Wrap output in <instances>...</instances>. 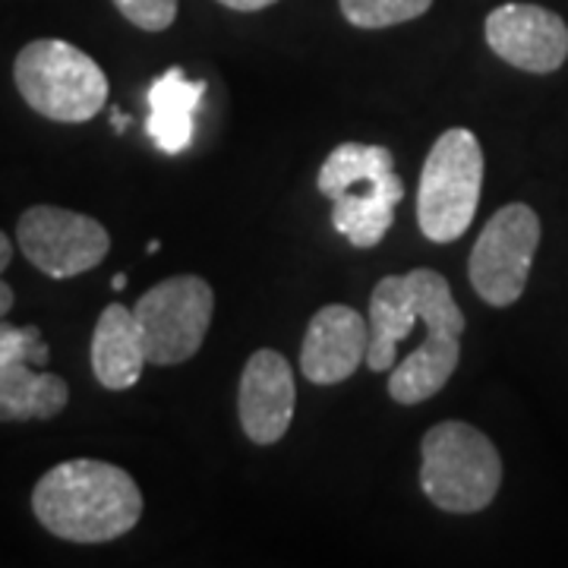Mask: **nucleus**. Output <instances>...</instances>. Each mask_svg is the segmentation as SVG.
Masks as SVG:
<instances>
[{
  "label": "nucleus",
  "mask_w": 568,
  "mask_h": 568,
  "mask_svg": "<svg viewBox=\"0 0 568 568\" xmlns=\"http://www.w3.org/2000/svg\"><path fill=\"white\" fill-rule=\"evenodd\" d=\"M540 246V219L525 203L499 209L470 250V287L489 306H511L528 287L534 253Z\"/></svg>",
  "instance_id": "6e6552de"
},
{
  "label": "nucleus",
  "mask_w": 568,
  "mask_h": 568,
  "mask_svg": "<svg viewBox=\"0 0 568 568\" xmlns=\"http://www.w3.org/2000/svg\"><path fill=\"white\" fill-rule=\"evenodd\" d=\"M70 405V386L58 373H39L32 364L0 366V424L51 420Z\"/></svg>",
  "instance_id": "dca6fc26"
},
{
  "label": "nucleus",
  "mask_w": 568,
  "mask_h": 568,
  "mask_svg": "<svg viewBox=\"0 0 568 568\" xmlns=\"http://www.w3.org/2000/svg\"><path fill=\"white\" fill-rule=\"evenodd\" d=\"M215 294L200 275H174L149 287L133 304L145 342V361L174 366L190 361L205 342L212 325Z\"/></svg>",
  "instance_id": "0eeeda50"
},
{
  "label": "nucleus",
  "mask_w": 568,
  "mask_h": 568,
  "mask_svg": "<svg viewBox=\"0 0 568 568\" xmlns=\"http://www.w3.org/2000/svg\"><path fill=\"white\" fill-rule=\"evenodd\" d=\"M294 369L278 351H256L246 361L241 373V392H237V414L241 426L256 446H275L282 443L291 417H294Z\"/></svg>",
  "instance_id": "9b49d317"
},
{
  "label": "nucleus",
  "mask_w": 568,
  "mask_h": 568,
  "mask_svg": "<svg viewBox=\"0 0 568 568\" xmlns=\"http://www.w3.org/2000/svg\"><path fill=\"white\" fill-rule=\"evenodd\" d=\"M32 511L48 534L70 544H108L142 518L136 480L118 465L73 458L51 467L32 489Z\"/></svg>",
  "instance_id": "f257e3e1"
},
{
  "label": "nucleus",
  "mask_w": 568,
  "mask_h": 568,
  "mask_svg": "<svg viewBox=\"0 0 568 568\" xmlns=\"http://www.w3.org/2000/svg\"><path fill=\"white\" fill-rule=\"evenodd\" d=\"M111 123H114V130H118V133H123V130H126V123H130V114L111 111Z\"/></svg>",
  "instance_id": "5701e85b"
},
{
  "label": "nucleus",
  "mask_w": 568,
  "mask_h": 568,
  "mask_svg": "<svg viewBox=\"0 0 568 568\" xmlns=\"http://www.w3.org/2000/svg\"><path fill=\"white\" fill-rule=\"evenodd\" d=\"M484 190V149L465 126H452L433 142L420 171L417 222L433 244H452L465 234Z\"/></svg>",
  "instance_id": "423d86ee"
},
{
  "label": "nucleus",
  "mask_w": 568,
  "mask_h": 568,
  "mask_svg": "<svg viewBox=\"0 0 568 568\" xmlns=\"http://www.w3.org/2000/svg\"><path fill=\"white\" fill-rule=\"evenodd\" d=\"M219 3H224L227 10H241V13H256V10H265V7L278 3V0H219Z\"/></svg>",
  "instance_id": "aec40b11"
},
{
  "label": "nucleus",
  "mask_w": 568,
  "mask_h": 568,
  "mask_svg": "<svg viewBox=\"0 0 568 568\" xmlns=\"http://www.w3.org/2000/svg\"><path fill=\"white\" fill-rule=\"evenodd\" d=\"M366 347L369 325L364 316L345 304H328L306 325L301 369L316 386L345 383L366 361Z\"/></svg>",
  "instance_id": "f8f14e48"
},
{
  "label": "nucleus",
  "mask_w": 568,
  "mask_h": 568,
  "mask_svg": "<svg viewBox=\"0 0 568 568\" xmlns=\"http://www.w3.org/2000/svg\"><path fill=\"white\" fill-rule=\"evenodd\" d=\"M17 244L22 256L48 278H77L104 263L111 237L102 222L61 209V205H32L20 215Z\"/></svg>",
  "instance_id": "1a4fd4ad"
},
{
  "label": "nucleus",
  "mask_w": 568,
  "mask_h": 568,
  "mask_svg": "<svg viewBox=\"0 0 568 568\" xmlns=\"http://www.w3.org/2000/svg\"><path fill=\"white\" fill-rule=\"evenodd\" d=\"M44 366L51 361V347L44 345L39 325H10L0 320V366L10 364Z\"/></svg>",
  "instance_id": "a211bd4d"
},
{
  "label": "nucleus",
  "mask_w": 568,
  "mask_h": 568,
  "mask_svg": "<svg viewBox=\"0 0 568 568\" xmlns=\"http://www.w3.org/2000/svg\"><path fill=\"white\" fill-rule=\"evenodd\" d=\"M126 22L145 32H164L178 20V0H114Z\"/></svg>",
  "instance_id": "6ab92c4d"
},
{
  "label": "nucleus",
  "mask_w": 568,
  "mask_h": 568,
  "mask_svg": "<svg viewBox=\"0 0 568 568\" xmlns=\"http://www.w3.org/2000/svg\"><path fill=\"white\" fill-rule=\"evenodd\" d=\"M426 332H465V313L455 304L448 282L433 268H414L407 275H388L369 297V347L364 364L373 373H386L398 361V345L410 338L414 325Z\"/></svg>",
  "instance_id": "20e7f679"
},
{
  "label": "nucleus",
  "mask_w": 568,
  "mask_h": 568,
  "mask_svg": "<svg viewBox=\"0 0 568 568\" xmlns=\"http://www.w3.org/2000/svg\"><path fill=\"white\" fill-rule=\"evenodd\" d=\"M338 7L357 29H388L424 17L433 0H338Z\"/></svg>",
  "instance_id": "f3484780"
},
{
  "label": "nucleus",
  "mask_w": 568,
  "mask_h": 568,
  "mask_svg": "<svg viewBox=\"0 0 568 568\" xmlns=\"http://www.w3.org/2000/svg\"><path fill=\"white\" fill-rule=\"evenodd\" d=\"M111 287H114V291H123V287H126V278H123V275H114V282H111Z\"/></svg>",
  "instance_id": "b1692460"
},
{
  "label": "nucleus",
  "mask_w": 568,
  "mask_h": 568,
  "mask_svg": "<svg viewBox=\"0 0 568 568\" xmlns=\"http://www.w3.org/2000/svg\"><path fill=\"white\" fill-rule=\"evenodd\" d=\"M484 32L493 54L525 73H552L568 58L566 20L537 3L496 7Z\"/></svg>",
  "instance_id": "9d476101"
},
{
  "label": "nucleus",
  "mask_w": 568,
  "mask_h": 568,
  "mask_svg": "<svg viewBox=\"0 0 568 568\" xmlns=\"http://www.w3.org/2000/svg\"><path fill=\"white\" fill-rule=\"evenodd\" d=\"M205 82L190 80L183 67L164 70L159 80L149 85V121L145 133L164 155H181L193 145L196 136V111L203 104Z\"/></svg>",
  "instance_id": "ddd939ff"
},
{
  "label": "nucleus",
  "mask_w": 568,
  "mask_h": 568,
  "mask_svg": "<svg viewBox=\"0 0 568 568\" xmlns=\"http://www.w3.org/2000/svg\"><path fill=\"white\" fill-rule=\"evenodd\" d=\"M145 361L140 323L133 316V306L108 304L92 332V373L104 388L123 392L136 386Z\"/></svg>",
  "instance_id": "4468645a"
},
{
  "label": "nucleus",
  "mask_w": 568,
  "mask_h": 568,
  "mask_svg": "<svg viewBox=\"0 0 568 568\" xmlns=\"http://www.w3.org/2000/svg\"><path fill=\"white\" fill-rule=\"evenodd\" d=\"M320 193L332 200V227L357 250L383 244L405 200V183L395 174L386 145L342 142L320 168Z\"/></svg>",
  "instance_id": "f03ea898"
},
{
  "label": "nucleus",
  "mask_w": 568,
  "mask_h": 568,
  "mask_svg": "<svg viewBox=\"0 0 568 568\" xmlns=\"http://www.w3.org/2000/svg\"><path fill=\"white\" fill-rule=\"evenodd\" d=\"M462 361V335L448 332H426L424 345L407 354L402 364L392 366L388 395L398 405H420L443 392L452 373Z\"/></svg>",
  "instance_id": "2eb2a0df"
},
{
  "label": "nucleus",
  "mask_w": 568,
  "mask_h": 568,
  "mask_svg": "<svg viewBox=\"0 0 568 568\" xmlns=\"http://www.w3.org/2000/svg\"><path fill=\"white\" fill-rule=\"evenodd\" d=\"M420 455V489L436 508L474 515L496 499L503 458L484 429L462 420L436 424L426 429Z\"/></svg>",
  "instance_id": "7ed1b4c3"
},
{
  "label": "nucleus",
  "mask_w": 568,
  "mask_h": 568,
  "mask_svg": "<svg viewBox=\"0 0 568 568\" xmlns=\"http://www.w3.org/2000/svg\"><path fill=\"white\" fill-rule=\"evenodd\" d=\"M13 263V241L0 231V275L7 272V265Z\"/></svg>",
  "instance_id": "4be33fe9"
},
{
  "label": "nucleus",
  "mask_w": 568,
  "mask_h": 568,
  "mask_svg": "<svg viewBox=\"0 0 568 568\" xmlns=\"http://www.w3.org/2000/svg\"><path fill=\"white\" fill-rule=\"evenodd\" d=\"M13 304H17V294H13V287L0 278V320H3V316L13 310Z\"/></svg>",
  "instance_id": "412c9836"
},
{
  "label": "nucleus",
  "mask_w": 568,
  "mask_h": 568,
  "mask_svg": "<svg viewBox=\"0 0 568 568\" xmlns=\"http://www.w3.org/2000/svg\"><path fill=\"white\" fill-rule=\"evenodd\" d=\"M13 80L22 102L54 123L92 121L108 102L102 67L61 39L29 41L17 54Z\"/></svg>",
  "instance_id": "39448f33"
}]
</instances>
